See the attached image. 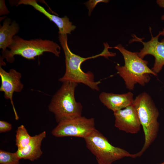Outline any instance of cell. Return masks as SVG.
Returning a JSON list of instances; mask_svg holds the SVG:
<instances>
[{
	"label": "cell",
	"mask_w": 164,
	"mask_h": 164,
	"mask_svg": "<svg viewBox=\"0 0 164 164\" xmlns=\"http://www.w3.org/2000/svg\"><path fill=\"white\" fill-rule=\"evenodd\" d=\"M94 119L82 116L63 120L52 130L57 137H74L85 138L95 129Z\"/></svg>",
	"instance_id": "7"
},
{
	"label": "cell",
	"mask_w": 164,
	"mask_h": 164,
	"mask_svg": "<svg viewBox=\"0 0 164 164\" xmlns=\"http://www.w3.org/2000/svg\"><path fill=\"white\" fill-rule=\"evenodd\" d=\"M15 145L17 150H21L26 147L30 142L32 136L28 133L24 125L19 126L16 131Z\"/></svg>",
	"instance_id": "15"
},
{
	"label": "cell",
	"mask_w": 164,
	"mask_h": 164,
	"mask_svg": "<svg viewBox=\"0 0 164 164\" xmlns=\"http://www.w3.org/2000/svg\"><path fill=\"white\" fill-rule=\"evenodd\" d=\"M46 136V132L44 131L32 136L30 142L26 147L15 152L19 158L34 161L40 158L43 153L41 149L42 142Z\"/></svg>",
	"instance_id": "13"
},
{
	"label": "cell",
	"mask_w": 164,
	"mask_h": 164,
	"mask_svg": "<svg viewBox=\"0 0 164 164\" xmlns=\"http://www.w3.org/2000/svg\"><path fill=\"white\" fill-rule=\"evenodd\" d=\"M78 84L70 81L63 82L53 97L48 109L54 114L58 123L64 119L82 116V104L76 101L74 95Z\"/></svg>",
	"instance_id": "5"
},
{
	"label": "cell",
	"mask_w": 164,
	"mask_h": 164,
	"mask_svg": "<svg viewBox=\"0 0 164 164\" xmlns=\"http://www.w3.org/2000/svg\"><path fill=\"white\" fill-rule=\"evenodd\" d=\"M23 4L29 5L33 7L36 10L44 14L51 21L53 22L58 27L59 35L70 34L71 31L76 28V26L72 24L66 16L60 18L57 16L51 14L45 9L39 5L35 0H21L17 3V6Z\"/></svg>",
	"instance_id": "11"
},
{
	"label": "cell",
	"mask_w": 164,
	"mask_h": 164,
	"mask_svg": "<svg viewBox=\"0 0 164 164\" xmlns=\"http://www.w3.org/2000/svg\"><path fill=\"white\" fill-rule=\"evenodd\" d=\"M115 126L128 133L135 134L140 130L141 126L136 110L133 104L114 112Z\"/></svg>",
	"instance_id": "10"
},
{
	"label": "cell",
	"mask_w": 164,
	"mask_h": 164,
	"mask_svg": "<svg viewBox=\"0 0 164 164\" xmlns=\"http://www.w3.org/2000/svg\"><path fill=\"white\" fill-rule=\"evenodd\" d=\"M9 12L5 5L4 0H1L0 1V14L2 15L8 14Z\"/></svg>",
	"instance_id": "19"
},
{
	"label": "cell",
	"mask_w": 164,
	"mask_h": 164,
	"mask_svg": "<svg viewBox=\"0 0 164 164\" xmlns=\"http://www.w3.org/2000/svg\"><path fill=\"white\" fill-rule=\"evenodd\" d=\"M6 49L2 52V60L5 59L8 62H14L15 55H20L27 59L34 60L35 57L49 52L59 57L60 47L53 41L41 39L27 40L18 36H14L12 42Z\"/></svg>",
	"instance_id": "4"
},
{
	"label": "cell",
	"mask_w": 164,
	"mask_h": 164,
	"mask_svg": "<svg viewBox=\"0 0 164 164\" xmlns=\"http://www.w3.org/2000/svg\"><path fill=\"white\" fill-rule=\"evenodd\" d=\"M97 162L98 164H102L100 162H99L98 161H97Z\"/></svg>",
	"instance_id": "22"
},
{
	"label": "cell",
	"mask_w": 164,
	"mask_h": 164,
	"mask_svg": "<svg viewBox=\"0 0 164 164\" xmlns=\"http://www.w3.org/2000/svg\"><path fill=\"white\" fill-rule=\"evenodd\" d=\"M20 159L15 152L11 153L0 150L1 164H19Z\"/></svg>",
	"instance_id": "16"
},
{
	"label": "cell",
	"mask_w": 164,
	"mask_h": 164,
	"mask_svg": "<svg viewBox=\"0 0 164 164\" xmlns=\"http://www.w3.org/2000/svg\"><path fill=\"white\" fill-rule=\"evenodd\" d=\"M84 139L87 149L102 164H111L125 157L136 158L135 154L112 145L96 129Z\"/></svg>",
	"instance_id": "6"
},
{
	"label": "cell",
	"mask_w": 164,
	"mask_h": 164,
	"mask_svg": "<svg viewBox=\"0 0 164 164\" xmlns=\"http://www.w3.org/2000/svg\"><path fill=\"white\" fill-rule=\"evenodd\" d=\"M132 104L137 112L145 135L142 148L135 153L137 158L141 156L156 138L159 129L158 120L159 113L151 97L145 92L137 96Z\"/></svg>",
	"instance_id": "3"
},
{
	"label": "cell",
	"mask_w": 164,
	"mask_h": 164,
	"mask_svg": "<svg viewBox=\"0 0 164 164\" xmlns=\"http://www.w3.org/2000/svg\"><path fill=\"white\" fill-rule=\"evenodd\" d=\"M149 31L151 36V39L147 42H144L142 39L133 36L132 41L141 42L143 45V48L138 53V56L143 59L145 56L148 55L153 56L155 58L153 67L152 70L157 74L162 70L164 65V39L159 42V36L161 35L159 32L156 36L154 37L152 33L151 29L149 28Z\"/></svg>",
	"instance_id": "8"
},
{
	"label": "cell",
	"mask_w": 164,
	"mask_h": 164,
	"mask_svg": "<svg viewBox=\"0 0 164 164\" xmlns=\"http://www.w3.org/2000/svg\"><path fill=\"white\" fill-rule=\"evenodd\" d=\"M161 19L162 20H164V15L162 16ZM159 32L160 33L161 35L164 36V28L163 29L162 31H160Z\"/></svg>",
	"instance_id": "21"
},
{
	"label": "cell",
	"mask_w": 164,
	"mask_h": 164,
	"mask_svg": "<svg viewBox=\"0 0 164 164\" xmlns=\"http://www.w3.org/2000/svg\"><path fill=\"white\" fill-rule=\"evenodd\" d=\"M12 125L10 123L3 121H0V133L10 131Z\"/></svg>",
	"instance_id": "18"
},
{
	"label": "cell",
	"mask_w": 164,
	"mask_h": 164,
	"mask_svg": "<svg viewBox=\"0 0 164 164\" xmlns=\"http://www.w3.org/2000/svg\"><path fill=\"white\" fill-rule=\"evenodd\" d=\"M99 98L105 106L113 112L132 105L134 100L133 94L130 92L121 94L103 92Z\"/></svg>",
	"instance_id": "12"
},
{
	"label": "cell",
	"mask_w": 164,
	"mask_h": 164,
	"mask_svg": "<svg viewBox=\"0 0 164 164\" xmlns=\"http://www.w3.org/2000/svg\"><path fill=\"white\" fill-rule=\"evenodd\" d=\"M164 164V161L163 162H162L161 163H158V164Z\"/></svg>",
	"instance_id": "23"
},
{
	"label": "cell",
	"mask_w": 164,
	"mask_h": 164,
	"mask_svg": "<svg viewBox=\"0 0 164 164\" xmlns=\"http://www.w3.org/2000/svg\"><path fill=\"white\" fill-rule=\"evenodd\" d=\"M19 26L15 21L11 22L9 18L6 19L0 28V48L2 52L12 43L13 37L17 33Z\"/></svg>",
	"instance_id": "14"
},
{
	"label": "cell",
	"mask_w": 164,
	"mask_h": 164,
	"mask_svg": "<svg viewBox=\"0 0 164 164\" xmlns=\"http://www.w3.org/2000/svg\"><path fill=\"white\" fill-rule=\"evenodd\" d=\"M113 48L118 50L123 56L124 66L117 64L115 68L118 73L124 80L128 89L133 90L135 85L137 83L142 86H144L150 80L149 74L157 76V74L148 67V62L138 56V52L129 51L121 44Z\"/></svg>",
	"instance_id": "2"
},
{
	"label": "cell",
	"mask_w": 164,
	"mask_h": 164,
	"mask_svg": "<svg viewBox=\"0 0 164 164\" xmlns=\"http://www.w3.org/2000/svg\"><path fill=\"white\" fill-rule=\"evenodd\" d=\"M0 76L1 80L0 91L4 92V97L6 99L10 100L15 119L18 120L19 117L15 108L13 95L15 92H20L23 88L24 85L21 81V74L13 69H11L9 72H7L0 66Z\"/></svg>",
	"instance_id": "9"
},
{
	"label": "cell",
	"mask_w": 164,
	"mask_h": 164,
	"mask_svg": "<svg viewBox=\"0 0 164 164\" xmlns=\"http://www.w3.org/2000/svg\"><path fill=\"white\" fill-rule=\"evenodd\" d=\"M156 2L160 7L164 8V0H158Z\"/></svg>",
	"instance_id": "20"
},
{
	"label": "cell",
	"mask_w": 164,
	"mask_h": 164,
	"mask_svg": "<svg viewBox=\"0 0 164 164\" xmlns=\"http://www.w3.org/2000/svg\"><path fill=\"white\" fill-rule=\"evenodd\" d=\"M59 40L64 51L65 56L66 71L64 75L59 80L63 83L70 81L81 83L88 86L91 89L98 91L100 81H96L93 73L90 71L84 72L81 68V63L87 60L103 56L106 58L114 56V53L108 50L109 46H104L103 51L95 56L87 58L80 56L73 53L68 45L67 35H59Z\"/></svg>",
	"instance_id": "1"
},
{
	"label": "cell",
	"mask_w": 164,
	"mask_h": 164,
	"mask_svg": "<svg viewBox=\"0 0 164 164\" xmlns=\"http://www.w3.org/2000/svg\"><path fill=\"white\" fill-rule=\"evenodd\" d=\"M108 0H90L84 3L89 10L88 15L90 16L94 9L99 3L103 2L105 3L108 2Z\"/></svg>",
	"instance_id": "17"
},
{
	"label": "cell",
	"mask_w": 164,
	"mask_h": 164,
	"mask_svg": "<svg viewBox=\"0 0 164 164\" xmlns=\"http://www.w3.org/2000/svg\"></svg>",
	"instance_id": "24"
}]
</instances>
